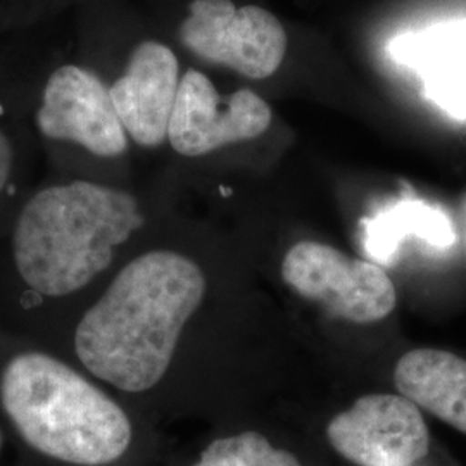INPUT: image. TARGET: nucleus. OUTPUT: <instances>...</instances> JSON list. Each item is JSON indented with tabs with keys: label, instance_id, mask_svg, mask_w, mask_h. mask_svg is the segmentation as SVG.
Listing matches in <instances>:
<instances>
[{
	"label": "nucleus",
	"instance_id": "nucleus-1",
	"mask_svg": "<svg viewBox=\"0 0 466 466\" xmlns=\"http://www.w3.org/2000/svg\"><path fill=\"white\" fill-rule=\"evenodd\" d=\"M209 298L199 261L173 248L135 254L116 269L73 330V354L94 380L125 394L165 382Z\"/></svg>",
	"mask_w": 466,
	"mask_h": 466
},
{
	"label": "nucleus",
	"instance_id": "nucleus-2",
	"mask_svg": "<svg viewBox=\"0 0 466 466\" xmlns=\"http://www.w3.org/2000/svg\"><path fill=\"white\" fill-rule=\"evenodd\" d=\"M178 36L200 61L249 80L273 76L287 54L280 19L259 5L238 7L233 0H192Z\"/></svg>",
	"mask_w": 466,
	"mask_h": 466
},
{
	"label": "nucleus",
	"instance_id": "nucleus-3",
	"mask_svg": "<svg viewBox=\"0 0 466 466\" xmlns=\"http://www.w3.org/2000/svg\"><path fill=\"white\" fill-rule=\"evenodd\" d=\"M280 271L285 285L302 299L356 325L380 321L398 302L396 287L382 268L317 240L294 244Z\"/></svg>",
	"mask_w": 466,
	"mask_h": 466
},
{
	"label": "nucleus",
	"instance_id": "nucleus-4",
	"mask_svg": "<svg viewBox=\"0 0 466 466\" xmlns=\"http://www.w3.org/2000/svg\"><path fill=\"white\" fill-rule=\"evenodd\" d=\"M35 132L52 144H73L90 154L115 159L130 147L109 86L78 65L54 67L30 106Z\"/></svg>",
	"mask_w": 466,
	"mask_h": 466
},
{
	"label": "nucleus",
	"instance_id": "nucleus-5",
	"mask_svg": "<svg viewBox=\"0 0 466 466\" xmlns=\"http://www.w3.org/2000/svg\"><path fill=\"white\" fill-rule=\"evenodd\" d=\"M273 111L250 88H238L223 99L215 84L199 69H187L167 125V142L185 157L249 142L267 132Z\"/></svg>",
	"mask_w": 466,
	"mask_h": 466
},
{
	"label": "nucleus",
	"instance_id": "nucleus-6",
	"mask_svg": "<svg viewBox=\"0 0 466 466\" xmlns=\"http://www.w3.org/2000/svg\"><path fill=\"white\" fill-rule=\"evenodd\" d=\"M327 437L358 466H415L429 454L431 435L417 404L394 394H370L332 418Z\"/></svg>",
	"mask_w": 466,
	"mask_h": 466
},
{
	"label": "nucleus",
	"instance_id": "nucleus-7",
	"mask_svg": "<svg viewBox=\"0 0 466 466\" xmlns=\"http://www.w3.org/2000/svg\"><path fill=\"white\" fill-rule=\"evenodd\" d=\"M180 76L178 57L169 46L159 40L135 46L125 71L109 86V96L137 146L154 149L167 142Z\"/></svg>",
	"mask_w": 466,
	"mask_h": 466
},
{
	"label": "nucleus",
	"instance_id": "nucleus-8",
	"mask_svg": "<svg viewBox=\"0 0 466 466\" xmlns=\"http://www.w3.org/2000/svg\"><path fill=\"white\" fill-rule=\"evenodd\" d=\"M392 56L423 80L425 96L456 119H466V19L396 38Z\"/></svg>",
	"mask_w": 466,
	"mask_h": 466
},
{
	"label": "nucleus",
	"instance_id": "nucleus-9",
	"mask_svg": "<svg viewBox=\"0 0 466 466\" xmlns=\"http://www.w3.org/2000/svg\"><path fill=\"white\" fill-rule=\"evenodd\" d=\"M400 396L466 433V360L442 350L406 352L394 371Z\"/></svg>",
	"mask_w": 466,
	"mask_h": 466
},
{
	"label": "nucleus",
	"instance_id": "nucleus-10",
	"mask_svg": "<svg viewBox=\"0 0 466 466\" xmlns=\"http://www.w3.org/2000/svg\"><path fill=\"white\" fill-rule=\"evenodd\" d=\"M411 237L427 242L433 249H450L456 242V232L444 211L420 200H406L368 223L365 248L377 261L390 263Z\"/></svg>",
	"mask_w": 466,
	"mask_h": 466
},
{
	"label": "nucleus",
	"instance_id": "nucleus-11",
	"mask_svg": "<svg viewBox=\"0 0 466 466\" xmlns=\"http://www.w3.org/2000/svg\"><path fill=\"white\" fill-rule=\"evenodd\" d=\"M0 78V225L23 199L26 134L16 92Z\"/></svg>",
	"mask_w": 466,
	"mask_h": 466
},
{
	"label": "nucleus",
	"instance_id": "nucleus-12",
	"mask_svg": "<svg viewBox=\"0 0 466 466\" xmlns=\"http://www.w3.org/2000/svg\"><path fill=\"white\" fill-rule=\"evenodd\" d=\"M192 466H302L289 451L277 450L259 432L235 433L213 441Z\"/></svg>",
	"mask_w": 466,
	"mask_h": 466
},
{
	"label": "nucleus",
	"instance_id": "nucleus-13",
	"mask_svg": "<svg viewBox=\"0 0 466 466\" xmlns=\"http://www.w3.org/2000/svg\"><path fill=\"white\" fill-rule=\"evenodd\" d=\"M36 0H0V4L2 5H5V13H4V17H9V11L11 9H15V11H19L17 15H21V11L26 7V5H30V4H34ZM2 17V19H4Z\"/></svg>",
	"mask_w": 466,
	"mask_h": 466
},
{
	"label": "nucleus",
	"instance_id": "nucleus-14",
	"mask_svg": "<svg viewBox=\"0 0 466 466\" xmlns=\"http://www.w3.org/2000/svg\"><path fill=\"white\" fill-rule=\"evenodd\" d=\"M2 444H4V435H2V431H0V450H2Z\"/></svg>",
	"mask_w": 466,
	"mask_h": 466
},
{
	"label": "nucleus",
	"instance_id": "nucleus-15",
	"mask_svg": "<svg viewBox=\"0 0 466 466\" xmlns=\"http://www.w3.org/2000/svg\"><path fill=\"white\" fill-rule=\"evenodd\" d=\"M415 466H417V465H415Z\"/></svg>",
	"mask_w": 466,
	"mask_h": 466
}]
</instances>
